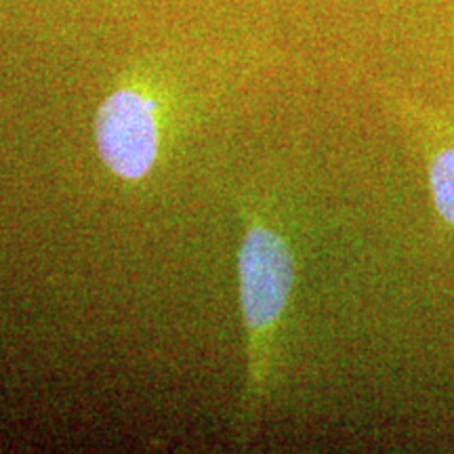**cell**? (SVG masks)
Segmentation results:
<instances>
[{
  "instance_id": "1",
  "label": "cell",
  "mask_w": 454,
  "mask_h": 454,
  "mask_svg": "<svg viewBox=\"0 0 454 454\" xmlns=\"http://www.w3.org/2000/svg\"><path fill=\"white\" fill-rule=\"evenodd\" d=\"M242 217L238 284L247 328L248 381L240 406V431L247 435L270 389L278 328L286 314L294 284V257L288 238L268 217L253 208H244Z\"/></svg>"
},
{
  "instance_id": "2",
  "label": "cell",
  "mask_w": 454,
  "mask_h": 454,
  "mask_svg": "<svg viewBox=\"0 0 454 454\" xmlns=\"http://www.w3.org/2000/svg\"><path fill=\"white\" fill-rule=\"evenodd\" d=\"M95 145L118 179L137 184L160 156V104L144 82H124L101 101L95 116Z\"/></svg>"
},
{
  "instance_id": "3",
  "label": "cell",
  "mask_w": 454,
  "mask_h": 454,
  "mask_svg": "<svg viewBox=\"0 0 454 454\" xmlns=\"http://www.w3.org/2000/svg\"><path fill=\"white\" fill-rule=\"evenodd\" d=\"M429 190L435 211L454 227V145L440 150L429 160Z\"/></svg>"
}]
</instances>
